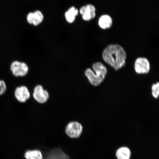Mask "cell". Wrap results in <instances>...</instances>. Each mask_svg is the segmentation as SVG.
<instances>
[{"label":"cell","mask_w":159,"mask_h":159,"mask_svg":"<svg viewBox=\"0 0 159 159\" xmlns=\"http://www.w3.org/2000/svg\"><path fill=\"white\" fill-rule=\"evenodd\" d=\"M103 59L115 70L124 67L126 63V52L121 46L117 44L109 45L102 53Z\"/></svg>","instance_id":"obj_1"},{"label":"cell","mask_w":159,"mask_h":159,"mask_svg":"<svg viewBox=\"0 0 159 159\" xmlns=\"http://www.w3.org/2000/svg\"><path fill=\"white\" fill-rule=\"evenodd\" d=\"M93 68L95 73L91 69H87L85 75L91 84L97 86L104 80L107 73L106 67L100 62H96L93 65Z\"/></svg>","instance_id":"obj_2"},{"label":"cell","mask_w":159,"mask_h":159,"mask_svg":"<svg viewBox=\"0 0 159 159\" xmlns=\"http://www.w3.org/2000/svg\"><path fill=\"white\" fill-rule=\"evenodd\" d=\"M83 127L80 123L77 121H71L66 125L65 128L66 134L69 138L77 139L82 134Z\"/></svg>","instance_id":"obj_3"},{"label":"cell","mask_w":159,"mask_h":159,"mask_svg":"<svg viewBox=\"0 0 159 159\" xmlns=\"http://www.w3.org/2000/svg\"><path fill=\"white\" fill-rule=\"evenodd\" d=\"M10 70L16 77H24L29 71V67L26 63L17 61H13L10 66Z\"/></svg>","instance_id":"obj_4"},{"label":"cell","mask_w":159,"mask_h":159,"mask_svg":"<svg viewBox=\"0 0 159 159\" xmlns=\"http://www.w3.org/2000/svg\"><path fill=\"white\" fill-rule=\"evenodd\" d=\"M33 95L35 100L41 104L47 102L49 98L48 91L43 89L42 85L39 84L37 85L34 89Z\"/></svg>","instance_id":"obj_5"},{"label":"cell","mask_w":159,"mask_h":159,"mask_svg":"<svg viewBox=\"0 0 159 159\" xmlns=\"http://www.w3.org/2000/svg\"><path fill=\"white\" fill-rule=\"evenodd\" d=\"M134 69L138 74H146L150 70V62L145 57H139L136 60L134 64Z\"/></svg>","instance_id":"obj_6"},{"label":"cell","mask_w":159,"mask_h":159,"mask_svg":"<svg viewBox=\"0 0 159 159\" xmlns=\"http://www.w3.org/2000/svg\"><path fill=\"white\" fill-rule=\"evenodd\" d=\"M14 95L16 99L19 102L22 103L26 102L31 97L29 89L25 85H21L16 88Z\"/></svg>","instance_id":"obj_7"},{"label":"cell","mask_w":159,"mask_h":159,"mask_svg":"<svg viewBox=\"0 0 159 159\" xmlns=\"http://www.w3.org/2000/svg\"><path fill=\"white\" fill-rule=\"evenodd\" d=\"M95 8L94 6L89 4L81 7L80 12L85 21H89L94 19L96 15Z\"/></svg>","instance_id":"obj_8"},{"label":"cell","mask_w":159,"mask_h":159,"mask_svg":"<svg viewBox=\"0 0 159 159\" xmlns=\"http://www.w3.org/2000/svg\"><path fill=\"white\" fill-rule=\"evenodd\" d=\"M43 19L42 13L39 11L30 13L27 16V21L30 24L37 26L41 23Z\"/></svg>","instance_id":"obj_9"},{"label":"cell","mask_w":159,"mask_h":159,"mask_svg":"<svg viewBox=\"0 0 159 159\" xmlns=\"http://www.w3.org/2000/svg\"><path fill=\"white\" fill-rule=\"evenodd\" d=\"M115 156L117 159H130L132 152L128 147L123 146L117 149Z\"/></svg>","instance_id":"obj_10"},{"label":"cell","mask_w":159,"mask_h":159,"mask_svg":"<svg viewBox=\"0 0 159 159\" xmlns=\"http://www.w3.org/2000/svg\"><path fill=\"white\" fill-rule=\"evenodd\" d=\"M45 159H69V158L61 149L56 148L49 152Z\"/></svg>","instance_id":"obj_11"},{"label":"cell","mask_w":159,"mask_h":159,"mask_svg":"<svg viewBox=\"0 0 159 159\" xmlns=\"http://www.w3.org/2000/svg\"><path fill=\"white\" fill-rule=\"evenodd\" d=\"M98 24L101 29H109L112 25V20L110 16L108 15H103L99 18Z\"/></svg>","instance_id":"obj_12"},{"label":"cell","mask_w":159,"mask_h":159,"mask_svg":"<svg viewBox=\"0 0 159 159\" xmlns=\"http://www.w3.org/2000/svg\"><path fill=\"white\" fill-rule=\"evenodd\" d=\"M78 10L75 7H71L65 13L66 21L69 23H72L75 20V17L78 14Z\"/></svg>","instance_id":"obj_13"},{"label":"cell","mask_w":159,"mask_h":159,"mask_svg":"<svg viewBox=\"0 0 159 159\" xmlns=\"http://www.w3.org/2000/svg\"><path fill=\"white\" fill-rule=\"evenodd\" d=\"M26 159H43V154L38 150H28L24 155Z\"/></svg>","instance_id":"obj_14"},{"label":"cell","mask_w":159,"mask_h":159,"mask_svg":"<svg viewBox=\"0 0 159 159\" xmlns=\"http://www.w3.org/2000/svg\"><path fill=\"white\" fill-rule=\"evenodd\" d=\"M159 84L157 82L152 85V94L155 98H158L159 94Z\"/></svg>","instance_id":"obj_15"},{"label":"cell","mask_w":159,"mask_h":159,"mask_svg":"<svg viewBox=\"0 0 159 159\" xmlns=\"http://www.w3.org/2000/svg\"><path fill=\"white\" fill-rule=\"evenodd\" d=\"M7 89V86L5 81L0 79V96L4 94Z\"/></svg>","instance_id":"obj_16"}]
</instances>
